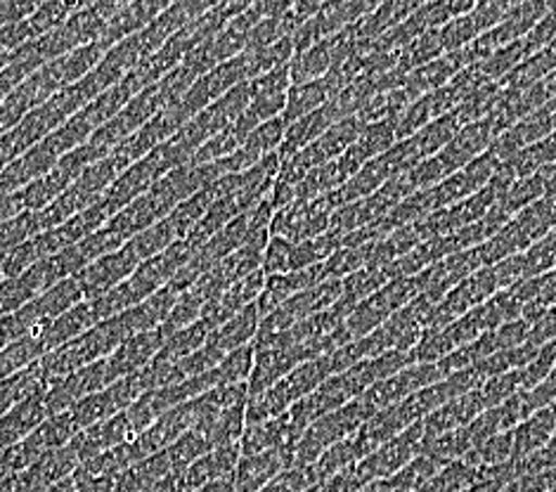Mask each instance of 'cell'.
Wrapping results in <instances>:
<instances>
[{"mask_svg": "<svg viewBox=\"0 0 556 492\" xmlns=\"http://www.w3.org/2000/svg\"><path fill=\"white\" fill-rule=\"evenodd\" d=\"M554 202H556V197H554Z\"/></svg>", "mask_w": 556, "mask_h": 492, "instance_id": "40", "label": "cell"}, {"mask_svg": "<svg viewBox=\"0 0 556 492\" xmlns=\"http://www.w3.org/2000/svg\"><path fill=\"white\" fill-rule=\"evenodd\" d=\"M531 325L526 320H511L507 325H502L493 329V337L497 343V351H509V349H519V345L528 343V337H531Z\"/></svg>", "mask_w": 556, "mask_h": 492, "instance_id": "35", "label": "cell"}, {"mask_svg": "<svg viewBox=\"0 0 556 492\" xmlns=\"http://www.w3.org/2000/svg\"><path fill=\"white\" fill-rule=\"evenodd\" d=\"M211 450H214V443H211L208 433H204L200 429H190L188 433H182L178 441L164 452L168 455L174 471H182V469H188L190 464H194L197 459H202L204 455H208Z\"/></svg>", "mask_w": 556, "mask_h": 492, "instance_id": "26", "label": "cell"}, {"mask_svg": "<svg viewBox=\"0 0 556 492\" xmlns=\"http://www.w3.org/2000/svg\"><path fill=\"white\" fill-rule=\"evenodd\" d=\"M483 412H485V403L479 389L467 395L453 398V401L443 403L439 409L431 412V415L424 419V441H427V438H439L443 433L467 427V424H471L476 417L483 415Z\"/></svg>", "mask_w": 556, "mask_h": 492, "instance_id": "13", "label": "cell"}, {"mask_svg": "<svg viewBox=\"0 0 556 492\" xmlns=\"http://www.w3.org/2000/svg\"><path fill=\"white\" fill-rule=\"evenodd\" d=\"M481 398L485 403V409H493L500 407L505 401H509L511 395H516L521 391V375L519 369L516 371H507V375H500L493 379H485L481 383Z\"/></svg>", "mask_w": 556, "mask_h": 492, "instance_id": "32", "label": "cell"}, {"mask_svg": "<svg viewBox=\"0 0 556 492\" xmlns=\"http://www.w3.org/2000/svg\"><path fill=\"white\" fill-rule=\"evenodd\" d=\"M465 58H462V50L457 52H445L439 60H433L429 64L419 66L413 74H407L405 78V92L409 100H419L424 96H431V92L445 88L453 78L465 70Z\"/></svg>", "mask_w": 556, "mask_h": 492, "instance_id": "15", "label": "cell"}, {"mask_svg": "<svg viewBox=\"0 0 556 492\" xmlns=\"http://www.w3.org/2000/svg\"><path fill=\"white\" fill-rule=\"evenodd\" d=\"M455 351V345L450 343L447 335L443 329H424L421 339L417 345L409 351L413 357V365H439L445 355Z\"/></svg>", "mask_w": 556, "mask_h": 492, "instance_id": "30", "label": "cell"}, {"mask_svg": "<svg viewBox=\"0 0 556 492\" xmlns=\"http://www.w3.org/2000/svg\"><path fill=\"white\" fill-rule=\"evenodd\" d=\"M254 363H256L254 343L228 353L214 369L208 371L211 386L216 389V386H225V383H247L251 377V369H254Z\"/></svg>", "mask_w": 556, "mask_h": 492, "instance_id": "24", "label": "cell"}, {"mask_svg": "<svg viewBox=\"0 0 556 492\" xmlns=\"http://www.w3.org/2000/svg\"><path fill=\"white\" fill-rule=\"evenodd\" d=\"M78 464L81 462H78V455L74 452V447L67 445V447L55 450V452H48V455L34 462L26 471L31 474L36 485L46 492L50 485L64 481V478H72Z\"/></svg>", "mask_w": 556, "mask_h": 492, "instance_id": "21", "label": "cell"}, {"mask_svg": "<svg viewBox=\"0 0 556 492\" xmlns=\"http://www.w3.org/2000/svg\"><path fill=\"white\" fill-rule=\"evenodd\" d=\"M549 492H556V488H552V490H549Z\"/></svg>", "mask_w": 556, "mask_h": 492, "instance_id": "39", "label": "cell"}, {"mask_svg": "<svg viewBox=\"0 0 556 492\" xmlns=\"http://www.w3.org/2000/svg\"><path fill=\"white\" fill-rule=\"evenodd\" d=\"M214 335V329L206 320L194 323L185 329H178L176 335H170V339L164 343V349L159 351V355L154 357L156 363H178L190 357L192 353H197L200 349H204L208 337Z\"/></svg>", "mask_w": 556, "mask_h": 492, "instance_id": "22", "label": "cell"}, {"mask_svg": "<svg viewBox=\"0 0 556 492\" xmlns=\"http://www.w3.org/2000/svg\"><path fill=\"white\" fill-rule=\"evenodd\" d=\"M142 261L138 258V254L134 251L128 242L124 247H118L112 254L98 258L84 273H78L76 279L78 285L84 289V299L86 301H96L100 297L108 294L114 287H118L122 282L134 275L138 270V265Z\"/></svg>", "mask_w": 556, "mask_h": 492, "instance_id": "7", "label": "cell"}, {"mask_svg": "<svg viewBox=\"0 0 556 492\" xmlns=\"http://www.w3.org/2000/svg\"><path fill=\"white\" fill-rule=\"evenodd\" d=\"M168 8L170 3H156V0H136V3H124V8L108 22V26H104L98 43L104 50L114 48L116 43H122L124 38L136 36L142 29H148V26Z\"/></svg>", "mask_w": 556, "mask_h": 492, "instance_id": "11", "label": "cell"}, {"mask_svg": "<svg viewBox=\"0 0 556 492\" xmlns=\"http://www.w3.org/2000/svg\"><path fill=\"white\" fill-rule=\"evenodd\" d=\"M128 337L130 331L122 315L98 323L96 327L88 329L86 335L74 339L67 345H62L58 351L48 353L43 361L38 363L43 386L50 389L52 383L72 377L74 371L104 361V357H110Z\"/></svg>", "mask_w": 556, "mask_h": 492, "instance_id": "1", "label": "cell"}, {"mask_svg": "<svg viewBox=\"0 0 556 492\" xmlns=\"http://www.w3.org/2000/svg\"><path fill=\"white\" fill-rule=\"evenodd\" d=\"M296 464V447H275L247 455L235 469V492H258Z\"/></svg>", "mask_w": 556, "mask_h": 492, "instance_id": "8", "label": "cell"}, {"mask_svg": "<svg viewBox=\"0 0 556 492\" xmlns=\"http://www.w3.org/2000/svg\"><path fill=\"white\" fill-rule=\"evenodd\" d=\"M421 294L419 277H401L391 279L389 285H383L372 297L365 299L357 308L349 315V320L343 323L353 341L372 335L381 325H387L391 317L403 311L407 303H413Z\"/></svg>", "mask_w": 556, "mask_h": 492, "instance_id": "3", "label": "cell"}, {"mask_svg": "<svg viewBox=\"0 0 556 492\" xmlns=\"http://www.w3.org/2000/svg\"><path fill=\"white\" fill-rule=\"evenodd\" d=\"M514 459V433H500L495 438H490L483 445L473 447L469 455L462 459L473 469H483V467H497V464H505Z\"/></svg>", "mask_w": 556, "mask_h": 492, "instance_id": "27", "label": "cell"}, {"mask_svg": "<svg viewBox=\"0 0 556 492\" xmlns=\"http://www.w3.org/2000/svg\"><path fill=\"white\" fill-rule=\"evenodd\" d=\"M291 254H294V242H289L285 237H270L261 270L266 273V277L291 273Z\"/></svg>", "mask_w": 556, "mask_h": 492, "instance_id": "33", "label": "cell"}, {"mask_svg": "<svg viewBox=\"0 0 556 492\" xmlns=\"http://www.w3.org/2000/svg\"><path fill=\"white\" fill-rule=\"evenodd\" d=\"M200 492H235V481H232V478H223V481L208 483V485L202 488Z\"/></svg>", "mask_w": 556, "mask_h": 492, "instance_id": "37", "label": "cell"}, {"mask_svg": "<svg viewBox=\"0 0 556 492\" xmlns=\"http://www.w3.org/2000/svg\"><path fill=\"white\" fill-rule=\"evenodd\" d=\"M46 492H78V490H76L74 478H64V481H60V483H55V485H50Z\"/></svg>", "mask_w": 556, "mask_h": 492, "instance_id": "38", "label": "cell"}, {"mask_svg": "<svg viewBox=\"0 0 556 492\" xmlns=\"http://www.w3.org/2000/svg\"><path fill=\"white\" fill-rule=\"evenodd\" d=\"M76 178V173L67 164L60 162L50 173H46V176L34 180L31 185H26L24 190L17 192L24 206V214H36V211H43L46 206H50L64 190H70V185Z\"/></svg>", "mask_w": 556, "mask_h": 492, "instance_id": "17", "label": "cell"}, {"mask_svg": "<svg viewBox=\"0 0 556 492\" xmlns=\"http://www.w3.org/2000/svg\"><path fill=\"white\" fill-rule=\"evenodd\" d=\"M514 459H523L533 455L542 445H547L556 436V417L552 407L538 409L535 415L521 421L514 431Z\"/></svg>", "mask_w": 556, "mask_h": 492, "instance_id": "20", "label": "cell"}, {"mask_svg": "<svg viewBox=\"0 0 556 492\" xmlns=\"http://www.w3.org/2000/svg\"><path fill=\"white\" fill-rule=\"evenodd\" d=\"M439 381H443V377L435 365H409V367L401 369L399 375L369 386V389L361 398L365 401V405L377 415V412L401 403V401H405V398H409L421 389H427V386L439 383Z\"/></svg>", "mask_w": 556, "mask_h": 492, "instance_id": "6", "label": "cell"}, {"mask_svg": "<svg viewBox=\"0 0 556 492\" xmlns=\"http://www.w3.org/2000/svg\"><path fill=\"white\" fill-rule=\"evenodd\" d=\"M242 138L237 136L235 128L230 126L228 130L218 133V136H214L211 140H206L200 150H197L192 154V162L190 166H208V164H216L220 162V159L230 156L232 152H237L242 148Z\"/></svg>", "mask_w": 556, "mask_h": 492, "instance_id": "31", "label": "cell"}, {"mask_svg": "<svg viewBox=\"0 0 556 492\" xmlns=\"http://www.w3.org/2000/svg\"><path fill=\"white\" fill-rule=\"evenodd\" d=\"M343 88H346V81H343L339 70H332L327 76L317 78V81L291 86L287 96V110L282 114L287 126L325 108V104L329 100H334Z\"/></svg>", "mask_w": 556, "mask_h": 492, "instance_id": "9", "label": "cell"}, {"mask_svg": "<svg viewBox=\"0 0 556 492\" xmlns=\"http://www.w3.org/2000/svg\"><path fill=\"white\" fill-rule=\"evenodd\" d=\"M500 289V279L495 273V265L476 270L467 279H462L457 287H453L447 294L433 305L427 320V329H445L447 325L457 323L462 315L479 308L485 301L493 299Z\"/></svg>", "mask_w": 556, "mask_h": 492, "instance_id": "4", "label": "cell"}, {"mask_svg": "<svg viewBox=\"0 0 556 492\" xmlns=\"http://www.w3.org/2000/svg\"><path fill=\"white\" fill-rule=\"evenodd\" d=\"M421 445H424V421L409 427L401 436L391 438V441L379 445L372 455H367L363 462H357L353 467L357 481H361V485L365 488L375 481H383V478L395 476L415 457H419Z\"/></svg>", "mask_w": 556, "mask_h": 492, "instance_id": "5", "label": "cell"}, {"mask_svg": "<svg viewBox=\"0 0 556 492\" xmlns=\"http://www.w3.org/2000/svg\"><path fill=\"white\" fill-rule=\"evenodd\" d=\"M313 485H317V476L313 467H291L258 492H306Z\"/></svg>", "mask_w": 556, "mask_h": 492, "instance_id": "34", "label": "cell"}, {"mask_svg": "<svg viewBox=\"0 0 556 492\" xmlns=\"http://www.w3.org/2000/svg\"><path fill=\"white\" fill-rule=\"evenodd\" d=\"M372 417L375 412L365 405L363 398H357V401L320 417L296 443L294 467H313L329 447H334L337 443L346 441V438L361 431Z\"/></svg>", "mask_w": 556, "mask_h": 492, "instance_id": "2", "label": "cell"}, {"mask_svg": "<svg viewBox=\"0 0 556 492\" xmlns=\"http://www.w3.org/2000/svg\"><path fill=\"white\" fill-rule=\"evenodd\" d=\"M46 386L26 395L20 405L12 407L5 417H0V452L20 445L26 436H31L48 419L46 409Z\"/></svg>", "mask_w": 556, "mask_h": 492, "instance_id": "10", "label": "cell"}, {"mask_svg": "<svg viewBox=\"0 0 556 492\" xmlns=\"http://www.w3.org/2000/svg\"><path fill=\"white\" fill-rule=\"evenodd\" d=\"M395 124L399 118H387V122H377V124H367L357 138V144L361 150L369 156V162L377 159L379 154L389 152L395 142H399V130H395Z\"/></svg>", "mask_w": 556, "mask_h": 492, "instance_id": "29", "label": "cell"}, {"mask_svg": "<svg viewBox=\"0 0 556 492\" xmlns=\"http://www.w3.org/2000/svg\"><path fill=\"white\" fill-rule=\"evenodd\" d=\"M176 301H178L176 291L170 287H164V289H159L156 294H152L148 301H142L140 305H136V308L122 313L124 323L130 331V337L140 335V331H150V329L166 325Z\"/></svg>", "mask_w": 556, "mask_h": 492, "instance_id": "19", "label": "cell"}, {"mask_svg": "<svg viewBox=\"0 0 556 492\" xmlns=\"http://www.w3.org/2000/svg\"><path fill=\"white\" fill-rule=\"evenodd\" d=\"M78 433L76 421L72 419L70 412H62V415H50L41 427H38L31 436H26L24 441L20 443L22 455L26 459V464H31L41 459L48 452H55L60 447H67L74 436Z\"/></svg>", "mask_w": 556, "mask_h": 492, "instance_id": "14", "label": "cell"}, {"mask_svg": "<svg viewBox=\"0 0 556 492\" xmlns=\"http://www.w3.org/2000/svg\"><path fill=\"white\" fill-rule=\"evenodd\" d=\"M261 327V313L254 305H249L242 313H237L232 320L225 323L223 327H218L214 335L208 337V343L218 349L223 355H228L237 349H244V345H251L256 341Z\"/></svg>", "mask_w": 556, "mask_h": 492, "instance_id": "18", "label": "cell"}, {"mask_svg": "<svg viewBox=\"0 0 556 492\" xmlns=\"http://www.w3.org/2000/svg\"><path fill=\"white\" fill-rule=\"evenodd\" d=\"M22 214H24V206L20 202V194L17 192L0 197V225L12 220V218H17Z\"/></svg>", "mask_w": 556, "mask_h": 492, "instance_id": "36", "label": "cell"}, {"mask_svg": "<svg viewBox=\"0 0 556 492\" xmlns=\"http://www.w3.org/2000/svg\"><path fill=\"white\" fill-rule=\"evenodd\" d=\"M98 323H100V317L96 313V305H92V301H81L78 305H74L72 311L62 313L58 320H52L43 331H38V337H41V341H43L46 355L62 349V345L72 343L81 335H86V331L96 327Z\"/></svg>", "mask_w": 556, "mask_h": 492, "instance_id": "16", "label": "cell"}, {"mask_svg": "<svg viewBox=\"0 0 556 492\" xmlns=\"http://www.w3.org/2000/svg\"><path fill=\"white\" fill-rule=\"evenodd\" d=\"M170 331L166 325L150 329V331H140V335L128 337L118 349L110 355L114 369L118 371V377H128L134 371L148 367L154 357L159 355V351L164 349V343L170 339Z\"/></svg>", "mask_w": 556, "mask_h": 492, "instance_id": "12", "label": "cell"}, {"mask_svg": "<svg viewBox=\"0 0 556 492\" xmlns=\"http://www.w3.org/2000/svg\"><path fill=\"white\" fill-rule=\"evenodd\" d=\"M502 96H505V88H502L495 81H488L479 90H473L471 96L462 100V104L455 110L462 126H469V124L483 122V118H488L490 114L495 112Z\"/></svg>", "mask_w": 556, "mask_h": 492, "instance_id": "25", "label": "cell"}, {"mask_svg": "<svg viewBox=\"0 0 556 492\" xmlns=\"http://www.w3.org/2000/svg\"><path fill=\"white\" fill-rule=\"evenodd\" d=\"M476 481V469L465 462H453L435 474L417 492H469Z\"/></svg>", "mask_w": 556, "mask_h": 492, "instance_id": "28", "label": "cell"}, {"mask_svg": "<svg viewBox=\"0 0 556 492\" xmlns=\"http://www.w3.org/2000/svg\"><path fill=\"white\" fill-rule=\"evenodd\" d=\"M306 492H308V490H306Z\"/></svg>", "mask_w": 556, "mask_h": 492, "instance_id": "41", "label": "cell"}, {"mask_svg": "<svg viewBox=\"0 0 556 492\" xmlns=\"http://www.w3.org/2000/svg\"><path fill=\"white\" fill-rule=\"evenodd\" d=\"M43 357H46V349L38 335L10 343L8 349L0 351V381L20 375V371H24L26 367L41 363Z\"/></svg>", "mask_w": 556, "mask_h": 492, "instance_id": "23", "label": "cell"}]
</instances>
